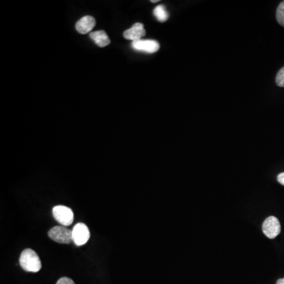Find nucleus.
<instances>
[{"mask_svg": "<svg viewBox=\"0 0 284 284\" xmlns=\"http://www.w3.org/2000/svg\"><path fill=\"white\" fill-rule=\"evenodd\" d=\"M19 263L22 269L29 273H38L42 268L39 256L31 249H26L22 251Z\"/></svg>", "mask_w": 284, "mask_h": 284, "instance_id": "nucleus-1", "label": "nucleus"}, {"mask_svg": "<svg viewBox=\"0 0 284 284\" xmlns=\"http://www.w3.org/2000/svg\"><path fill=\"white\" fill-rule=\"evenodd\" d=\"M52 214L57 222L62 226H70L74 222V212L71 208L64 205H57L52 209Z\"/></svg>", "mask_w": 284, "mask_h": 284, "instance_id": "nucleus-2", "label": "nucleus"}, {"mask_svg": "<svg viewBox=\"0 0 284 284\" xmlns=\"http://www.w3.org/2000/svg\"><path fill=\"white\" fill-rule=\"evenodd\" d=\"M51 240L60 244H70L73 241L72 231L64 226H55L48 232Z\"/></svg>", "mask_w": 284, "mask_h": 284, "instance_id": "nucleus-3", "label": "nucleus"}, {"mask_svg": "<svg viewBox=\"0 0 284 284\" xmlns=\"http://www.w3.org/2000/svg\"><path fill=\"white\" fill-rule=\"evenodd\" d=\"M262 230L267 237L273 239L281 234V223L277 217L269 216L263 223Z\"/></svg>", "mask_w": 284, "mask_h": 284, "instance_id": "nucleus-4", "label": "nucleus"}, {"mask_svg": "<svg viewBox=\"0 0 284 284\" xmlns=\"http://www.w3.org/2000/svg\"><path fill=\"white\" fill-rule=\"evenodd\" d=\"M73 241L76 245H83L90 237V230L83 223L77 224L72 230Z\"/></svg>", "mask_w": 284, "mask_h": 284, "instance_id": "nucleus-5", "label": "nucleus"}, {"mask_svg": "<svg viewBox=\"0 0 284 284\" xmlns=\"http://www.w3.org/2000/svg\"><path fill=\"white\" fill-rule=\"evenodd\" d=\"M132 47L136 51L152 54L156 52L160 49V44L153 40H140L133 41Z\"/></svg>", "mask_w": 284, "mask_h": 284, "instance_id": "nucleus-6", "label": "nucleus"}, {"mask_svg": "<svg viewBox=\"0 0 284 284\" xmlns=\"http://www.w3.org/2000/svg\"><path fill=\"white\" fill-rule=\"evenodd\" d=\"M145 34L144 25L142 23L135 24L131 29H127L123 33V36L126 39L132 41H140Z\"/></svg>", "mask_w": 284, "mask_h": 284, "instance_id": "nucleus-7", "label": "nucleus"}, {"mask_svg": "<svg viewBox=\"0 0 284 284\" xmlns=\"http://www.w3.org/2000/svg\"><path fill=\"white\" fill-rule=\"evenodd\" d=\"M95 25V20L92 16H85L81 18L76 24V29L81 34H86L92 31Z\"/></svg>", "mask_w": 284, "mask_h": 284, "instance_id": "nucleus-8", "label": "nucleus"}, {"mask_svg": "<svg viewBox=\"0 0 284 284\" xmlns=\"http://www.w3.org/2000/svg\"><path fill=\"white\" fill-rule=\"evenodd\" d=\"M90 37L100 47H106L111 43L109 37H107V33L104 31L92 32Z\"/></svg>", "mask_w": 284, "mask_h": 284, "instance_id": "nucleus-9", "label": "nucleus"}, {"mask_svg": "<svg viewBox=\"0 0 284 284\" xmlns=\"http://www.w3.org/2000/svg\"><path fill=\"white\" fill-rule=\"evenodd\" d=\"M154 15L160 22H165L169 18V14L166 10L164 5H159L154 9Z\"/></svg>", "mask_w": 284, "mask_h": 284, "instance_id": "nucleus-10", "label": "nucleus"}, {"mask_svg": "<svg viewBox=\"0 0 284 284\" xmlns=\"http://www.w3.org/2000/svg\"><path fill=\"white\" fill-rule=\"evenodd\" d=\"M277 20L278 23L284 27V1H283L277 8Z\"/></svg>", "mask_w": 284, "mask_h": 284, "instance_id": "nucleus-11", "label": "nucleus"}, {"mask_svg": "<svg viewBox=\"0 0 284 284\" xmlns=\"http://www.w3.org/2000/svg\"><path fill=\"white\" fill-rule=\"evenodd\" d=\"M276 83L279 87H284V66L277 73Z\"/></svg>", "mask_w": 284, "mask_h": 284, "instance_id": "nucleus-12", "label": "nucleus"}, {"mask_svg": "<svg viewBox=\"0 0 284 284\" xmlns=\"http://www.w3.org/2000/svg\"><path fill=\"white\" fill-rule=\"evenodd\" d=\"M56 284H75L74 281L71 280V279L68 278V277H62V278L59 279Z\"/></svg>", "mask_w": 284, "mask_h": 284, "instance_id": "nucleus-13", "label": "nucleus"}, {"mask_svg": "<svg viewBox=\"0 0 284 284\" xmlns=\"http://www.w3.org/2000/svg\"><path fill=\"white\" fill-rule=\"evenodd\" d=\"M277 181L281 183V185L284 186V172L280 174L277 177Z\"/></svg>", "mask_w": 284, "mask_h": 284, "instance_id": "nucleus-14", "label": "nucleus"}, {"mask_svg": "<svg viewBox=\"0 0 284 284\" xmlns=\"http://www.w3.org/2000/svg\"><path fill=\"white\" fill-rule=\"evenodd\" d=\"M277 284H284V278L278 280V281H277Z\"/></svg>", "mask_w": 284, "mask_h": 284, "instance_id": "nucleus-15", "label": "nucleus"}, {"mask_svg": "<svg viewBox=\"0 0 284 284\" xmlns=\"http://www.w3.org/2000/svg\"><path fill=\"white\" fill-rule=\"evenodd\" d=\"M159 2V1H158V0H154V1H151V2H152V3H156V2Z\"/></svg>", "mask_w": 284, "mask_h": 284, "instance_id": "nucleus-16", "label": "nucleus"}]
</instances>
